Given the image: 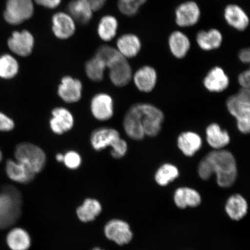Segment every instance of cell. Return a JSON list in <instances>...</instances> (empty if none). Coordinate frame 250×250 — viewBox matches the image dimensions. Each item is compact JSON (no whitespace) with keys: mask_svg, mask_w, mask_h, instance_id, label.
Wrapping results in <instances>:
<instances>
[{"mask_svg":"<svg viewBox=\"0 0 250 250\" xmlns=\"http://www.w3.org/2000/svg\"><path fill=\"white\" fill-rule=\"evenodd\" d=\"M52 31L58 39L66 40L76 32V22L68 14L59 12L52 17Z\"/></svg>","mask_w":250,"mask_h":250,"instance_id":"cell-15","label":"cell"},{"mask_svg":"<svg viewBox=\"0 0 250 250\" xmlns=\"http://www.w3.org/2000/svg\"><path fill=\"white\" fill-rule=\"evenodd\" d=\"M36 4L48 9H55L61 4L62 0H34Z\"/></svg>","mask_w":250,"mask_h":250,"instance_id":"cell-39","label":"cell"},{"mask_svg":"<svg viewBox=\"0 0 250 250\" xmlns=\"http://www.w3.org/2000/svg\"><path fill=\"white\" fill-rule=\"evenodd\" d=\"M198 171L199 177L203 180H208L213 174L210 163L205 158L200 162Z\"/></svg>","mask_w":250,"mask_h":250,"instance_id":"cell-38","label":"cell"},{"mask_svg":"<svg viewBox=\"0 0 250 250\" xmlns=\"http://www.w3.org/2000/svg\"><path fill=\"white\" fill-rule=\"evenodd\" d=\"M15 160L26 166L36 174L45 167L46 156L39 146L29 142L18 144L14 149Z\"/></svg>","mask_w":250,"mask_h":250,"instance_id":"cell-6","label":"cell"},{"mask_svg":"<svg viewBox=\"0 0 250 250\" xmlns=\"http://www.w3.org/2000/svg\"><path fill=\"white\" fill-rule=\"evenodd\" d=\"M174 202L178 208L196 207L201 203V197L196 190L188 187L177 189L174 193Z\"/></svg>","mask_w":250,"mask_h":250,"instance_id":"cell-24","label":"cell"},{"mask_svg":"<svg viewBox=\"0 0 250 250\" xmlns=\"http://www.w3.org/2000/svg\"><path fill=\"white\" fill-rule=\"evenodd\" d=\"M123 126L128 137L134 140H142L145 134L133 111L129 108L124 117Z\"/></svg>","mask_w":250,"mask_h":250,"instance_id":"cell-31","label":"cell"},{"mask_svg":"<svg viewBox=\"0 0 250 250\" xmlns=\"http://www.w3.org/2000/svg\"><path fill=\"white\" fill-rule=\"evenodd\" d=\"M15 127V123L13 119L0 111V133L10 132Z\"/></svg>","mask_w":250,"mask_h":250,"instance_id":"cell-37","label":"cell"},{"mask_svg":"<svg viewBox=\"0 0 250 250\" xmlns=\"http://www.w3.org/2000/svg\"><path fill=\"white\" fill-rule=\"evenodd\" d=\"M201 18V10L194 1L182 3L176 9V22L178 26L187 27L194 26Z\"/></svg>","mask_w":250,"mask_h":250,"instance_id":"cell-14","label":"cell"},{"mask_svg":"<svg viewBox=\"0 0 250 250\" xmlns=\"http://www.w3.org/2000/svg\"><path fill=\"white\" fill-rule=\"evenodd\" d=\"M106 65L101 58L95 55L87 61L85 64V70L89 79L94 82H100L104 79Z\"/></svg>","mask_w":250,"mask_h":250,"instance_id":"cell-33","label":"cell"},{"mask_svg":"<svg viewBox=\"0 0 250 250\" xmlns=\"http://www.w3.org/2000/svg\"><path fill=\"white\" fill-rule=\"evenodd\" d=\"M240 61L244 63H248L250 60V51L249 48L243 49L239 54Z\"/></svg>","mask_w":250,"mask_h":250,"instance_id":"cell-42","label":"cell"},{"mask_svg":"<svg viewBox=\"0 0 250 250\" xmlns=\"http://www.w3.org/2000/svg\"><path fill=\"white\" fill-rule=\"evenodd\" d=\"M227 106L230 114L236 118L240 132L248 134L250 130V93L249 88H242L229 97Z\"/></svg>","mask_w":250,"mask_h":250,"instance_id":"cell-4","label":"cell"},{"mask_svg":"<svg viewBox=\"0 0 250 250\" xmlns=\"http://www.w3.org/2000/svg\"><path fill=\"white\" fill-rule=\"evenodd\" d=\"M206 133L208 145L216 150L221 149L230 142L229 134L226 130L222 129L220 125L217 124L208 125Z\"/></svg>","mask_w":250,"mask_h":250,"instance_id":"cell-26","label":"cell"},{"mask_svg":"<svg viewBox=\"0 0 250 250\" xmlns=\"http://www.w3.org/2000/svg\"><path fill=\"white\" fill-rule=\"evenodd\" d=\"M67 9L73 20L81 24L88 23L93 17V9L85 0H72L68 4Z\"/></svg>","mask_w":250,"mask_h":250,"instance_id":"cell-21","label":"cell"},{"mask_svg":"<svg viewBox=\"0 0 250 250\" xmlns=\"http://www.w3.org/2000/svg\"><path fill=\"white\" fill-rule=\"evenodd\" d=\"M117 49L125 58L136 57L142 48V43L138 37L133 34H126L117 40Z\"/></svg>","mask_w":250,"mask_h":250,"instance_id":"cell-22","label":"cell"},{"mask_svg":"<svg viewBox=\"0 0 250 250\" xmlns=\"http://www.w3.org/2000/svg\"><path fill=\"white\" fill-rule=\"evenodd\" d=\"M104 232L108 240L119 246L127 245L133 238L129 225L119 219H113L107 222L104 228Z\"/></svg>","mask_w":250,"mask_h":250,"instance_id":"cell-9","label":"cell"},{"mask_svg":"<svg viewBox=\"0 0 250 250\" xmlns=\"http://www.w3.org/2000/svg\"><path fill=\"white\" fill-rule=\"evenodd\" d=\"M133 80L137 88L141 92L148 93L151 92L156 85L157 73L154 68L146 65L136 72Z\"/></svg>","mask_w":250,"mask_h":250,"instance_id":"cell-18","label":"cell"},{"mask_svg":"<svg viewBox=\"0 0 250 250\" xmlns=\"http://www.w3.org/2000/svg\"><path fill=\"white\" fill-rule=\"evenodd\" d=\"M33 0H7L4 20L11 25H19L30 20L34 14Z\"/></svg>","mask_w":250,"mask_h":250,"instance_id":"cell-7","label":"cell"},{"mask_svg":"<svg viewBox=\"0 0 250 250\" xmlns=\"http://www.w3.org/2000/svg\"><path fill=\"white\" fill-rule=\"evenodd\" d=\"M203 83L208 91L220 93L227 89L229 80L223 68L215 67L208 72Z\"/></svg>","mask_w":250,"mask_h":250,"instance_id":"cell-17","label":"cell"},{"mask_svg":"<svg viewBox=\"0 0 250 250\" xmlns=\"http://www.w3.org/2000/svg\"><path fill=\"white\" fill-rule=\"evenodd\" d=\"M147 0H118V7L122 14L127 17H134L141 7Z\"/></svg>","mask_w":250,"mask_h":250,"instance_id":"cell-35","label":"cell"},{"mask_svg":"<svg viewBox=\"0 0 250 250\" xmlns=\"http://www.w3.org/2000/svg\"><path fill=\"white\" fill-rule=\"evenodd\" d=\"M224 18L227 23L237 30H245L249 25L248 15L236 4L227 6L224 10Z\"/></svg>","mask_w":250,"mask_h":250,"instance_id":"cell-20","label":"cell"},{"mask_svg":"<svg viewBox=\"0 0 250 250\" xmlns=\"http://www.w3.org/2000/svg\"><path fill=\"white\" fill-rule=\"evenodd\" d=\"M90 111L93 117L99 121H107L114 115V101L107 93H99L90 102Z\"/></svg>","mask_w":250,"mask_h":250,"instance_id":"cell-11","label":"cell"},{"mask_svg":"<svg viewBox=\"0 0 250 250\" xmlns=\"http://www.w3.org/2000/svg\"><path fill=\"white\" fill-rule=\"evenodd\" d=\"M226 210L232 220L239 221L245 217L248 212V203L242 195H233L228 199Z\"/></svg>","mask_w":250,"mask_h":250,"instance_id":"cell-29","label":"cell"},{"mask_svg":"<svg viewBox=\"0 0 250 250\" xmlns=\"http://www.w3.org/2000/svg\"><path fill=\"white\" fill-rule=\"evenodd\" d=\"M109 77L111 83L117 87H124L132 78V70L127 59L120 53L107 64Z\"/></svg>","mask_w":250,"mask_h":250,"instance_id":"cell-8","label":"cell"},{"mask_svg":"<svg viewBox=\"0 0 250 250\" xmlns=\"http://www.w3.org/2000/svg\"><path fill=\"white\" fill-rule=\"evenodd\" d=\"M3 158H4V156H3V153L1 148H0V163H1V162L2 161Z\"/></svg>","mask_w":250,"mask_h":250,"instance_id":"cell-44","label":"cell"},{"mask_svg":"<svg viewBox=\"0 0 250 250\" xmlns=\"http://www.w3.org/2000/svg\"><path fill=\"white\" fill-rule=\"evenodd\" d=\"M51 114L49 127L53 133L62 135L73 129L74 118L68 109L62 107H56L52 109Z\"/></svg>","mask_w":250,"mask_h":250,"instance_id":"cell-13","label":"cell"},{"mask_svg":"<svg viewBox=\"0 0 250 250\" xmlns=\"http://www.w3.org/2000/svg\"><path fill=\"white\" fill-rule=\"evenodd\" d=\"M20 71V64L17 59L9 54L0 56V78L9 80L13 79Z\"/></svg>","mask_w":250,"mask_h":250,"instance_id":"cell-32","label":"cell"},{"mask_svg":"<svg viewBox=\"0 0 250 250\" xmlns=\"http://www.w3.org/2000/svg\"><path fill=\"white\" fill-rule=\"evenodd\" d=\"M92 250H104L100 248H95L92 249Z\"/></svg>","mask_w":250,"mask_h":250,"instance_id":"cell-45","label":"cell"},{"mask_svg":"<svg viewBox=\"0 0 250 250\" xmlns=\"http://www.w3.org/2000/svg\"><path fill=\"white\" fill-rule=\"evenodd\" d=\"M9 49L15 55L27 57L33 52L34 38L30 31L26 30L15 31L7 42Z\"/></svg>","mask_w":250,"mask_h":250,"instance_id":"cell-10","label":"cell"},{"mask_svg":"<svg viewBox=\"0 0 250 250\" xmlns=\"http://www.w3.org/2000/svg\"><path fill=\"white\" fill-rule=\"evenodd\" d=\"M63 158L64 155L61 154V153H59V154H58L56 156V161H57L59 162H61V163H62V161H63Z\"/></svg>","mask_w":250,"mask_h":250,"instance_id":"cell-43","label":"cell"},{"mask_svg":"<svg viewBox=\"0 0 250 250\" xmlns=\"http://www.w3.org/2000/svg\"><path fill=\"white\" fill-rule=\"evenodd\" d=\"M23 199L21 192L11 185L0 190V230L13 227L21 217Z\"/></svg>","mask_w":250,"mask_h":250,"instance_id":"cell-1","label":"cell"},{"mask_svg":"<svg viewBox=\"0 0 250 250\" xmlns=\"http://www.w3.org/2000/svg\"><path fill=\"white\" fill-rule=\"evenodd\" d=\"M118 27L117 18L113 16L105 15L99 21L98 26V35L104 42H110L116 36Z\"/></svg>","mask_w":250,"mask_h":250,"instance_id":"cell-30","label":"cell"},{"mask_svg":"<svg viewBox=\"0 0 250 250\" xmlns=\"http://www.w3.org/2000/svg\"><path fill=\"white\" fill-rule=\"evenodd\" d=\"M179 176V171L176 166L165 164L158 168L155 174L156 182L161 186H167Z\"/></svg>","mask_w":250,"mask_h":250,"instance_id":"cell-34","label":"cell"},{"mask_svg":"<svg viewBox=\"0 0 250 250\" xmlns=\"http://www.w3.org/2000/svg\"><path fill=\"white\" fill-rule=\"evenodd\" d=\"M130 108L135 113L145 135L157 136L160 132L164 120V115L161 109L146 103H139Z\"/></svg>","mask_w":250,"mask_h":250,"instance_id":"cell-5","label":"cell"},{"mask_svg":"<svg viewBox=\"0 0 250 250\" xmlns=\"http://www.w3.org/2000/svg\"><path fill=\"white\" fill-rule=\"evenodd\" d=\"M250 71L247 70L243 72L239 75L238 81L240 85L242 88H249L250 87Z\"/></svg>","mask_w":250,"mask_h":250,"instance_id":"cell-40","label":"cell"},{"mask_svg":"<svg viewBox=\"0 0 250 250\" xmlns=\"http://www.w3.org/2000/svg\"><path fill=\"white\" fill-rule=\"evenodd\" d=\"M5 241L10 250H29L31 245L29 232L21 227L11 228L6 236Z\"/></svg>","mask_w":250,"mask_h":250,"instance_id":"cell-19","label":"cell"},{"mask_svg":"<svg viewBox=\"0 0 250 250\" xmlns=\"http://www.w3.org/2000/svg\"><path fill=\"white\" fill-rule=\"evenodd\" d=\"M168 46L171 54L178 59L187 55L190 48V41L185 34L180 31H174L168 39Z\"/></svg>","mask_w":250,"mask_h":250,"instance_id":"cell-27","label":"cell"},{"mask_svg":"<svg viewBox=\"0 0 250 250\" xmlns=\"http://www.w3.org/2000/svg\"><path fill=\"white\" fill-rule=\"evenodd\" d=\"M91 6L94 12L102 9L105 4L107 0H85Z\"/></svg>","mask_w":250,"mask_h":250,"instance_id":"cell-41","label":"cell"},{"mask_svg":"<svg viewBox=\"0 0 250 250\" xmlns=\"http://www.w3.org/2000/svg\"><path fill=\"white\" fill-rule=\"evenodd\" d=\"M83 159L81 156L76 151H68L64 154L63 163L65 167L68 169L74 170L81 167L82 164Z\"/></svg>","mask_w":250,"mask_h":250,"instance_id":"cell-36","label":"cell"},{"mask_svg":"<svg viewBox=\"0 0 250 250\" xmlns=\"http://www.w3.org/2000/svg\"><path fill=\"white\" fill-rule=\"evenodd\" d=\"M196 42L200 48L204 51H212L220 48L223 42V36L217 29L203 30L197 34Z\"/></svg>","mask_w":250,"mask_h":250,"instance_id":"cell-25","label":"cell"},{"mask_svg":"<svg viewBox=\"0 0 250 250\" xmlns=\"http://www.w3.org/2000/svg\"><path fill=\"white\" fill-rule=\"evenodd\" d=\"M177 145L184 155L190 157L201 148L202 140L201 136L195 132H184L178 137Z\"/></svg>","mask_w":250,"mask_h":250,"instance_id":"cell-23","label":"cell"},{"mask_svg":"<svg viewBox=\"0 0 250 250\" xmlns=\"http://www.w3.org/2000/svg\"><path fill=\"white\" fill-rule=\"evenodd\" d=\"M205 158L210 163L213 173L216 174L218 186L223 188L232 186L236 179L237 169L232 153L217 149L209 152Z\"/></svg>","mask_w":250,"mask_h":250,"instance_id":"cell-2","label":"cell"},{"mask_svg":"<svg viewBox=\"0 0 250 250\" xmlns=\"http://www.w3.org/2000/svg\"><path fill=\"white\" fill-rule=\"evenodd\" d=\"M102 206L98 200L87 198L83 205L77 209L78 219L83 223H89L95 220L101 214Z\"/></svg>","mask_w":250,"mask_h":250,"instance_id":"cell-28","label":"cell"},{"mask_svg":"<svg viewBox=\"0 0 250 250\" xmlns=\"http://www.w3.org/2000/svg\"><path fill=\"white\" fill-rule=\"evenodd\" d=\"M5 170L9 180L21 184L30 183L36 175L26 165L11 159L6 161Z\"/></svg>","mask_w":250,"mask_h":250,"instance_id":"cell-16","label":"cell"},{"mask_svg":"<svg viewBox=\"0 0 250 250\" xmlns=\"http://www.w3.org/2000/svg\"><path fill=\"white\" fill-rule=\"evenodd\" d=\"M90 142L96 151H101L110 146L111 155L115 159L123 158L127 151L126 141L121 138L117 129L111 127H103L93 130L90 135Z\"/></svg>","mask_w":250,"mask_h":250,"instance_id":"cell-3","label":"cell"},{"mask_svg":"<svg viewBox=\"0 0 250 250\" xmlns=\"http://www.w3.org/2000/svg\"><path fill=\"white\" fill-rule=\"evenodd\" d=\"M83 86L80 80L71 76L62 78L58 88L59 98L65 103H75L82 98Z\"/></svg>","mask_w":250,"mask_h":250,"instance_id":"cell-12","label":"cell"}]
</instances>
